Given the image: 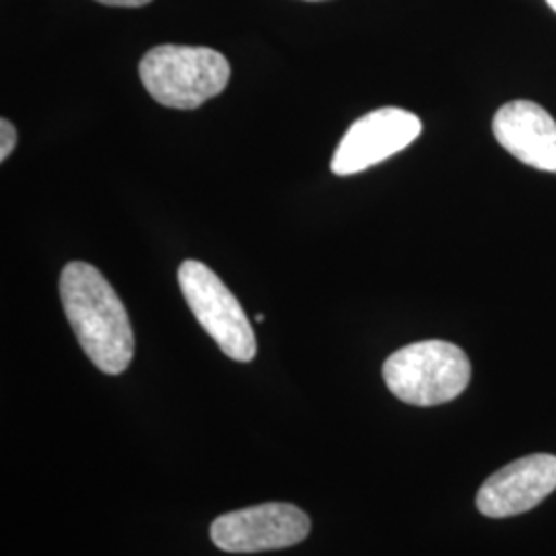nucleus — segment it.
<instances>
[{
  "label": "nucleus",
  "instance_id": "f257e3e1",
  "mask_svg": "<svg viewBox=\"0 0 556 556\" xmlns=\"http://www.w3.org/2000/svg\"><path fill=\"white\" fill-rule=\"evenodd\" d=\"M64 314L91 363L108 376H119L135 357V332L118 293L87 262H71L60 275Z\"/></svg>",
  "mask_w": 556,
  "mask_h": 556
},
{
  "label": "nucleus",
  "instance_id": "f03ea898",
  "mask_svg": "<svg viewBox=\"0 0 556 556\" xmlns=\"http://www.w3.org/2000/svg\"><path fill=\"white\" fill-rule=\"evenodd\" d=\"M139 75L149 96L161 105L197 110L225 91L231 66L217 50L165 43L142 56Z\"/></svg>",
  "mask_w": 556,
  "mask_h": 556
},
{
  "label": "nucleus",
  "instance_id": "7ed1b4c3",
  "mask_svg": "<svg viewBox=\"0 0 556 556\" xmlns=\"http://www.w3.org/2000/svg\"><path fill=\"white\" fill-rule=\"evenodd\" d=\"M472 365L454 342L422 340L386 358L388 390L413 406H439L456 400L470 383Z\"/></svg>",
  "mask_w": 556,
  "mask_h": 556
},
{
  "label": "nucleus",
  "instance_id": "20e7f679",
  "mask_svg": "<svg viewBox=\"0 0 556 556\" xmlns=\"http://www.w3.org/2000/svg\"><path fill=\"white\" fill-rule=\"evenodd\" d=\"M178 282L190 312L227 357L239 363L256 357L258 342L250 319L236 295L206 264L186 260L179 266Z\"/></svg>",
  "mask_w": 556,
  "mask_h": 556
},
{
  "label": "nucleus",
  "instance_id": "39448f33",
  "mask_svg": "<svg viewBox=\"0 0 556 556\" xmlns=\"http://www.w3.org/2000/svg\"><path fill=\"white\" fill-rule=\"evenodd\" d=\"M312 521L291 503H264L217 517L211 540L225 553H264L289 548L309 536Z\"/></svg>",
  "mask_w": 556,
  "mask_h": 556
},
{
  "label": "nucleus",
  "instance_id": "423d86ee",
  "mask_svg": "<svg viewBox=\"0 0 556 556\" xmlns=\"http://www.w3.org/2000/svg\"><path fill=\"white\" fill-rule=\"evenodd\" d=\"M420 132L422 122L417 114L400 108H379L346 130L330 167L337 176L361 174L404 151Z\"/></svg>",
  "mask_w": 556,
  "mask_h": 556
},
{
  "label": "nucleus",
  "instance_id": "0eeeda50",
  "mask_svg": "<svg viewBox=\"0 0 556 556\" xmlns=\"http://www.w3.org/2000/svg\"><path fill=\"white\" fill-rule=\"evenodd\" d=\"M555 489L556 456L519 457L486 478L478 491V511L493 519L519 516L538 507Z\"/></svg>",
  "mask_w": 556,
  "mask_h": 556
},
{
  "label": "nucleus",
  "instance_id": "6e6552de",
  "mask_svg": "<svg viewBox=\"0 0 556 556\" xmlns=\"http://www.w3.org/2000/svg\"><path fill=\"white\" fill-rule=\"evenodd\" d=\"M493 135L523 165L556 174V122L542 105L526 100L501 105Z\"/></svg>",
  "mask_w": 556,
  "mask_h": 556
},
{
  "label": "nucleus",
  "instance_id": "1a4fd4ad",
  "mask_svg": "<svg viewBox=\"0 0 556 556\" xmlns=\"http://www.w3.org/2000/svg\"><path fill=\"white\" fill-rule=\"evenodd\" d=\"M0 135H2V142H0V161L9 160V155L13 153L15 144H17V130L9 119H0Z\"/></svg>",
  "mask_w": 556,
  "mask_h": 556
},
{
  "label": "nucleus",
  "instance_id": "9d476101",
  "mask_svg": "<svg viewBox=\"0 0 556 556\" xmlns=\"http://www.w3.org/2000/svg\"><path fill=\"white\" fill-rule=\"evenodd\" d=\"M101 4H108V7H128V9H135V7H144L149 4L151 0H98Z\"/></svg>",
  "mask_w": 556,
  "mask_h": 556
},
{
  "label": "nucleus",
  "instance_id": "9b49d317",
  "mask_svg": "<svg viewBox=\"0 0 556 556\" xmlns=\"http://www.w3.org/2000/svg\"><path fill=\"white\" fill-rule=\"evenodd\" d=\"M546 2L551 4V9H553V11L556 13V0H546Z\"/></svg>",
  "mask_w": 556,
  "mask_h": 556
},
{
  "label": "nucleus",
  "instance_id": "f8f14e48",
  "mask_svg": "<svg viewBox=\"0 0 556 556\" xmlns=\"http://www.w3.org/2000/svg\"><path fill=\"white\" fill-rule=\"evenodd\" d=\"M307 2H321V0H307Z\"/></svg>",
  "mask_w": 556,
  "mask_h": 556
}]
</instances>
